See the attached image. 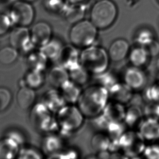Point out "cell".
Listing matches in <instances>:
<instances>
[{"label":"cell","mask_w":159,"mask_h":159,"mask_svg":"<svg viewBox=\"0 0 159 159\" xmlns=\"http://www.w3.org/2000/svg\"><path fill=\"white\" fill-rule=\"evenodd\" d=\"M17 157L19 159H39L43 158V155L37 149L31 147H27L19 151Z\"/></svg>","instance_id":"32"},{"label":"cell","mask_w":159,"mask_h":159,"mask_svg":"<svg viewBox=\"0 0 159 159\" xmlns=\"http://www.w3.org/2000/svg\"><path fill=\"white\" fill-rule=\"evenodd\" d=\"M30 118L32 125L39 132L47 134L59 130L54 113L42 102L34 104L31 107Z\"/></svg>","instance_id":"4"},{"label":"cell","mask_w":159,"mask_h":159,"mask_svg":"<svg viewBox=\"0 0 159 159\" xmlns=\"http://www.w3.org/2000/svg\"><path fill=\"white\" fill-rule=\"evenodd\" d=\"M65 18L70 24H75L83 19L85 7L82 3H75L69 6L65 12Z\"/></svg>","instance_id":"22"},{"label":"cell","mask_w":159,"mask_h":159,"mask_svg":"<svg viewBox=\"0 0 159 159\" xmlns=\"http://www.w3.org/2000/svg\"><path fill=\"white\" fill-rule=\"evenodd\" d=\"M123 80L133 90H138L144 86L146 77L144 73L138 67H129L123 73Z\"/></svg>","instance_id":"13"},{"label":"cell","mask_w":159,"mask_h":159,"mask_svg":"<svg viewBox=\"0 0 159 159\" xmlns=\"http://www.w3.org/2000/svg\"><path fill=\"white\" fill-rule=\"evenodd\" d=\"M110 139L107 134L98 133L93 136L91 147L97 152L108 151L110 144Z\"/></svg>","instance_id":"27"},{"label":"cell","mask_w":159,"mask_h":159,"mask_svg":"<svg viewBox=\"0 0 159 159\" xmlns=\"http://www.w3.org/2000/svg\"><path fill=\"white\" fill-rule=\"evenodd\" d=\"M69 0H46V6L53 13H65L69 6Z\"/></svg>","instance_id":"31"},{"label":"cell","mask_w":159,"mask_h":159,"mask_svg":"<svg viewBox=\"0 0 159 159\" xmlns=\"http://www.w3.org/2000/svg\"><path fill=\"white\" fill-rule=\"evenodd\" d=\"M13 25L27 27L34 19L35 11L30 2L17 0L12 3L8 13Z\"/></svg>","instance_id":"7"},{"label":"cell","mask_w":159,"mask_h":159,"mask_svg":"<svg viewBox=\"0 0 159 159\" xmlns=\"http://www.w3.org/2000/svg\"><path fill=\"white\" fill-rule=\"evenodd\" d=\"M117 15L116 5L110 0H99L91 9V21L97 29H106L114 23Z\"/></svg>","instance_id":"6"},{"label":"cell","mask_w":159,"mask_h":159,"mask_svg":"<svg viewBox=\"0 0 159 159\" xmlns=\"http://www.w3.org/2000/svg\"><path fill=\"white\" fill-rule=\"evenodd\" d=\"M154 40L153 35L150 30H143L138 34L136 41L141 46H144Z\"/></svg>","instance_id":"37"},{"label":"cell","mask_w":159,"mask_h":159,"mask_svg":"<svg viewBox=\"0 0 159 159\" xmlns=\"http://www.w3.org/2000/svg\"><path fill=\"white\" fill-rule=\"evenodd\" d=\"M129 45L125 40L117 39L110 45L107 51L110 59L119 62L126 58L129 53Z\"/></svg>","instance_id":"14"},{"label":"cell","mask_w":159,"mask_h":159,"mask_svg":"<svg viewBox=\"0 0 159 159\" xmlns=\"http://www.w3.org/2000/svg\"><path fill=\"white\" fill-rule=\"evenodd\" d=\"M78 157V153L74 149H66L59 151L58 153L51 155L48 158L51 159H77Z\"/></svg>","instance_id":"36"},{"label":"cell","mask_w":159,"mask_h":159,"mask_svg":"<svg viewBox=\"0 0 159 159\" xmlns=\"http://www.w3.org/2000/svg\"><path fill=\"white\" fill-rule=\"evenodd\" d=\"M157 1H158V2H159V0H157Z\"/></svg>","instance_id":"43"},{"label":"cell","mask_w":159,"mask_h":159,"mask_svg":"<svg viewBox=\"0 0 159 159\" xmlns=\"http://www.w3.org/2000/svg\"><path fill=\"white\" fill-rule=\"evenodd\" d=\"M35 97V90L28 86H21L16 95L17 104L22 109H28L34 105Z\"/></svg>","instance_id":"18"},{"label":"cell","mask_w":159,"mask_h":159,"mask_svg":"<svg viewBox=\"0 0 159 159\" xmlns=\"http://www.w3.org/2000/svg\"><path fill=\"white\" fill-rule=\"evenodd\" d=\"M84 0H69V2L71 3L72 4H75V3H81L82 2H83Z\"/></svg>","instance_id":"39"},{"label":"cell","mask_w":159,"mask_h":159,"mask_svg":"<svg viewBox=\"0 0 159 159\" xmlns=\"http://www.w3.org/2000/svg\"><path fill=\"white\" fill-rule=\"evenodd\" d=\"M7 2H13V0H0V3H5Z\"/></svg>","instance_id":"40"},{"label":"cell","mask_w":159,"mask_h":159,"mask_svg":"<svg viewBox=\"0 0 159 159\" xmlns=\"http://www.w3.org/2000/svg\"><path fill=\"white\" fill-rule=\"evenodd\" d=\"M129 60L134 66H142L146 63L149 54L143 47L134 48L129 52Z\"/></svg>","instance_id":"26"},{"label":"cell","mask_w":159,"mask_h":159,"mask_svg":"<svg viewBox=\"0 0 159 159\" xmlns=\"http://www.w3.org/2000/svg\"><path fill=\"white\" fill-rule=\"evenodd\" d=\"M12 95L9 90L6 88H0V112L6 109L11 104Z\"/></svg>","instance_id":"33"},{"label":"cell","mask_w":159,"mask_h":159,"mask_svg":"<svg viewBox=\"0 0 159 159\" xmlns=\"http://www.w3.org/2000/svg\"><path fill=\"white\" fill-rule=\"evenodd\" d=\"M30 33L33 43L39 48L45 45L52 39V28L45 22H39L35 24Z\"/></svg>","instance_id":"11"},{"label":"cell","mask_w":159,"mask_h":159,"mask_svg":"<svg viewBox=\"0 0 159 159\" xmlns=\"http://www.w3.org/2000/svg\"><path fill=\"white\" fill-rule=\"evenodd\" d=\"M42 150L45 155L50 157L63 149L62 138L55 133L47 134L42 141Z\"/></svg>","instance_id":"16"},{"label":"cell","mask_w":159,"mask_h":159,"mask_svg":"<svg viewBox=\"0 0 159 159\" xmlns=\"http://www.w3.org/2000/svg\"><path fill=\"white\" fill-rule=\"evenodd\" d=\"M9 40L11 46L26 53L32 52L35 46L31 40L30 31L27 27L17 26L13 29Z\"/></svg>","instance_id":"9"},{"label":"cell","mask_w":159,"mask_h":159,"mask_svg":"<svg viewBox=\"0 0 159 159\" xmlns=\"http://www.w3.org/2000/svg\"><path fill=\"white\" fill-rule=\"evenodd\" d=\"M60 136L69 137L80 129L84 123V115L79 107L67 104L56 114Z\"/></svg>","instance_id":"3"},{"label":"cell","mask_w":159,"mask_h":159,"mask_svg":"<svg viewBox=\"0 0 159 159\" xmlns=\"http://www.w3.org/2000/svg\"><path fill=\"white\" fill-rule=\"evenodd\" d=\"M125 110L123 104L111 101L108 102L103 110L96 117L98 125L104 129L112 122H122L125 120Z\"/></svg>","instance_id":"8"},{"label":"cell","mask_w":159,"mask_h":159,"mask_svg":"<svg viewBox=\"0 0 159 159\" xmlns=\"http://www.w3.org/2000/svg\"><path fill=\"white\" fill-rule=\"evenodd\" d=\"M15 1H17V0H13V2H14ZM20 1H26V2H32L35 1V0H20Z\"/></svg>","instance_id":"41"},{"label":"cell","mask_w":159,"mask_h":159,"mask_svg":"<svg viewBox=\"0 0 159 159\" xmlns=\"http://www.w3.org/2000/svg\"><path fill=\"white\" fill-rule=\"evenodd\" d=\"M80 53L78 48L73 45L63 46L57 61L58 65L71 70L80 64Z\"/></svg>","instance_id":"10"},{"label":"cell","mask_w":159,"mask_h":159,"mask_svg":"<svg viewBox=\"0 0 159 159\" xmlns=\"http://www.w3.org/2000/svg\"><path fill=\"white\" fill-rule=\"evenodd\" d=\"M109 100L107 89L96 83L82 91L77 103L84 117L93 118L101 113Z\"/></svg>","instance_id":"1"},{"label":"cell","mask_w":159,"mask_h":159,"mask_svg":"<svg viewBox=\"0 0 159 159\" xmlns=\"http://www.w3.org/2000/svg\"><path fill=\"white\" fill-rule=\"evenodd\" d=\"M132 89L125 83L118 82L109 91V98L120 103H127L131 99Z\"/></svg>","instance_id":"15"},{"label":"cell","mask_w":159,"mask_h":159,"mask_svg":"<svg viewBox=\"0 0 159 159\" xmlns=\"http://www.w3.org/2000/svg\"><path fill=\"white\" fill-rule=\"evenodd\" d=\"M140 115V112L138 107H130L127 110H125V120L126 125L129 126H133L136 122Z\"/></svg>","instance_id":"34"},{"label":"cell","mask_w":159,"mask_h":159,"mask_svg":"<svg viewBox=\"0 0 159 159\" xmlns=\"http://www.w3.org/2000/svg\"><path fill=\"white\" fill-rule=\"evenodd\" d=\"M96 84H99L109 90L115 84H116L118 80L113 73L106 71L103 73L97 75H94Z\"/></svg>","instance_id":"29"},{"label":"cell","mask_w":159,"mask_h":159,"mask_svg":"<svg viewBox=\"0 0 159 159\" xmlns=\"http://www.w3.org/2000/svg\"><path fill=\"white\" fill-rule=\"evenodd\" d=\"M106 131L110 140H118L125 133V126L122 122L111 123Z\"/></svg>","instance_id":"30"},{"label":"cell","mask_w":159,"mask_h":159,"mask_svg":"<svg viewBox=\"0 0 159 159\" xmlns=\"http://www.w3.org/2000/svg\"><path fill=\"white\" fill-rule=\"evenodd\" d=\"M43 71L30 69L26 73L23 80L24 86H28L34 90L41 88L45 82V76Z\"/></svg>","instance_id":"23"},{"label":"cell","mask_w":159,"mask_h":159,"mask_svg":"<svg viewBox=\"0 0 159 159\" xmlns=\"http://www.w3.org/2000/svg\"><path fill=\"white\" fill-rule=\"evenodd\" d=\"M62 46L60 41L57 39H52L45 45L40 48L39 50L46 56L48 60L57 61Z\"/></svg>","instance_id":"24"},{"label":"cell","mask_w":159,"mask_h":159,"mask_svg":"<svg viewBox=\"0 0 159 159\" xmlns=\"http://www.w3.org/2000/svg\"><path fill=\"white\" fill-rule=\"evenodd\" d=\"M146 49L149 56H156L159 53V43L157 41L153 40L147 45L142 46Z\"/></svg>","instance_id":"38"},{"label":"cell","mask_w":159,"mask_h":159,"mask_svg":"<svg viewBox=\"0 0 159 159\" xmlns=\"http://www.w3.org/2000/svg\"><path fill=\"white\" fill-rule=\"evenodd\" d=\"M41 102L54 114L67 104L60 91L57 89L49 90L43 93Z\"/></svg>","instance_id":"12"},{"label":"cell","mask_w":159,"mask_h":159,"mask_svg":"<svg viewBox=\"0 0 159 159\" xmlns=\"http://www.w3.org/2000/svg\"><path fill=\"white\" fill-rule=\"evenodd\" d=\"M13 26L8 14L0 13V36L6 34Z\"/></svg>","instance_id":"35"},{"label":"cell","mask_w":159,"mask_h":159,"mask_svg":"<svg viewBox=\"0 0 159 159\" xmlns=\"http://www.w3.org/2000/svg\"><path fill=\"white\" fill-rule=\"evenodd\" d=\"M110 60L107 51L98 46H89L80 53V64L93 75L107 71Z\"/></svg>","instance_id":"2"},{"label":"cell","mask_w":159,"mask_h":159,"mask_svg":"<svg viewBox=\"0 0 159 159\" xmlns=\"http://www.w3.org/2000/svg\"><path fill=\"white\" fill-rule=\"evenodd\" d=\"M70 80L80 86L86 84L90 79V73L80 64L69 71Z\"/></svg>","instance_id":"25"},{"label":"cell","mask_w":159,"mask_h":159,"mask_svg":"<svg viewBox=\"0 0 159 159\" xmlns=\"http://www.w3.org/2000/svg\"><path fill=\"white\" fill-rule=\"evenodd\" d=\"M48 59L40 50L32 51L28 53L27 63L31 70L43 71L46 69Z\"/></svg>","instance_id":"21"},{"label":"cell","mask_w":159,"mask_h":159,"mask_svg":"<svg viewBox=\"0 0 159 159\" xmlns=\"http://www.w3.org/2000/svg\"><path fill=\"white\" fill-rule=\"evenodd\" d=\"M19 144L10 137L0 141V159H13L19 152Z\"/></svg>","instance_id":"20"},{"label":"cell","mask_w":159,"mask_h":159,"mask_svg":"<svg viewBox=\"0 0 159 159\" xmlns=\"http://www.w3.org/2000/svg\"><path fill=\"white\" fill-rule=\"evenodd\" d=\"M18 57L17 50L11 46H6L0 50V64L9 65L13 64Z\"/></svg>","instance_id":"28"},{"label":"cell","mask_w":159,"mask_h":159,"mask_svg":"<svg viewBox=\"0 0 159 159\" xmlns=\"http://www.w3.org/2000/svg\"><path fill=\"white\" fill-rule=\"evenodd\" d=\"M50 84L55 88L60 89L70 80L69 71L60 65H57L50 70L48 73Z\"/></svg>","instance_id":"19"},{"label":"cell","mask_w":159,"mask_h":159,"mask_svg":"<svg viewBox=\"0 0 159 159\" xmlns=\"http://www.w3.org/2000/svg\"><path fill=\"white\" fill-rule=\"evenodd\" d=\"M97 36V27L91 21L83 20L74 24L69 33L72 45L80 48L93 45Z\"/></svg>","instance_id":"5"},{"label":"cell","mask_w":159,"mask_h":159,"mask_svg":"<svg viewBox=\"0 0 159 159\" xmlns=\"http://www.w3.org/2000/svg\"><path fill=\"white\" fill-rule=\"evenodd\" d=\"M80 87L70 80L59 89L67 104H75L77 103L82 91Z\"/></svg>","instance_id":"17"},{"label":"cell","mask_w":159,"mask_h":159,"mask_svg":"<svg viewBox=\"0 0 159 159\" xmlns=\"http://www.w3.org/2000/svg\"><path fill=\"white\" fill-rule=\"evenodd\" d=\"M157 69L159 70V58L158 59V60H157Z\"/></svg>","instance_id":"42"}]
</instances>
